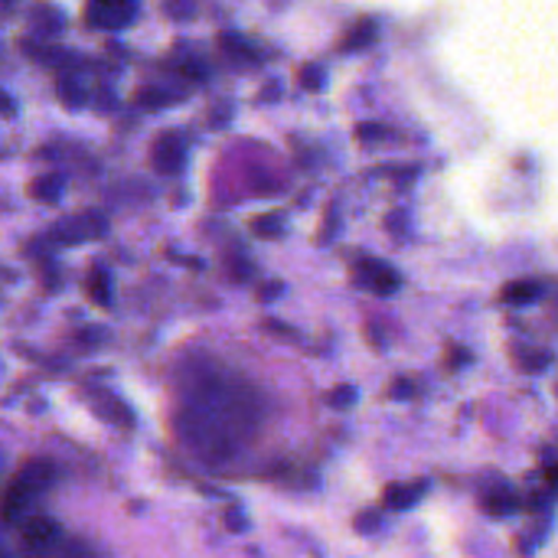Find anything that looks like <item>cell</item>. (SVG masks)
<instances>
[{
    "label": "cell",
    "mask_w": 558,
    "mask_h": 558,
    "mask_svg": "<svg viewBox=\"0 0 558 558\" xmlns=\"http://www.w3.org/2000/svg\"><path fill=\"white\" fill-rule=\"evenodd\" d=\"M0 553H3V549H0Z\"/></svg>",
    "instance_id": "obj_24"
},
{
    "label": "cell",
    "mask_w": 558,
    "mask_h": 558,
    "mask_svg": "<svg viewBox=\"0 0 558 558\" xmlns=\"http://www.w3.org/2000/svg\"><path fill=\"white\" fill-rule=\"evenodd\" d=\"M484 510H487V517H494V520L513 517V513L520 510V497H517L513 490H507V487H494V490L484 494Z\"/></svg>",
    "instance_id": "obj_7"
},
{
    "label": "cell",
    "mask_w": 558,
    "mask_h": 558,
    "mask_svg": "<svg viewBox=\"0 0 558 558\" xmlns=\"http://www.w3.org/2000/svg\"><path fill=\"white\" fill-rule=\"evenodd\" d=\"M415 392H418V386L409 379H396V386H392V396H415Z\"/></svg>",
    "instance_id": "obj_19"
},
{
    "label": "cell",
    "mask_w": 558,
    "mask_h": 558,
    "mask_svg": "<svg viewBox=\"0 0 558 558\" xmlns=\"http://www.w3.org/2000/svg\"><path fill=\"white\" fill-rule=\"evenodd\" d=\"M62 183H65V177L62 173H52V177H39L36 183H33V196L36 199H59V190H62Z\"/></svg>",
    "instance_id": "obj_11"
},
{
    "label": "cell",
    "mask_w": 558,
    "mask_h": 558,
    "mask_svg": "<svg viewBox=\"0 0 558 558\" xmlns=\"http://www.w3.org/2000/svg\"><path fill=\"white\" fill-rule=\"evenodd\" d=\"M16 484H23L26 490H33L36 497L52 484V468L46 464V461H29V464H23L20 468V474L13 477Z\"/></svg>",
    "instance_id": "obj_8"
},
{
    "label": "cell",
    "mask_w": 558,
    "mask_h": 558,
    "mask_svg": "<svg viewBox=\"0 0 558 558\" xmlns=\"http://www.w3.org/2000/svg\"><path fill=\"white\" fill-rule=\"evenodd\" d=\"M0 108H3L7 114H13V101H10V98H7L3 92H0Z\"/></svg>",
    "instance_id": "obj_23"
},
{
    "label": "cell",
    "mask_w": 558,
    "mask_h": 558,
    "mask_svg": "<svg viewBox=\"0 0 558 558\" xmlns=\"http://www.w3.org/2000/svg\"><path fill=\"white\" fill-rule=\"evenodd\" d=\"M376 43V23L373 20H356L350 29H347V39H343V49L347 52H360V49H366V46H373Z\"/></svg>",
    "instance_id": "obj_9"
},
{
    "label": "cell",
    "mask_w": 558,
    "mask_h": 558,
    "mask_svg": "<svg viewBox=\"0 0 558 558\" xmlns=\"http://www.w3.org/2000/svg\"><path fill=\"white\" fill-rule=\"evenodd\" d=\"M517 360H520L523 369H546L549 366V353H533L530 350V353H520Z\"/></svg>",
    "instance_id": "obj_16"
},
{
    "label": "cell",
    "mask_w": 558,
    "mask_h": 558,
    "mask_svg": "<svg viewBox=\"0 0 558 558\" xmlns=\"http://www.w3.org/2000/svg\"><path fill=\"white\" fill-rule=\"evenodd\" d=\"M258 422V402L248 389L235 383H203V392L190 402V415L183 418V432L203 451H232L248 428Z\"/></svg>",
    "instance_id": "obj_1"
},
{
    "label": "cell",
    "mask_w": 558,
    "mask_h": 558,
    "mask_svg": "<svg viewBox=\"0 0 558 558\" xmlns=\"http://www.w3.org/2000/svg\"><path fill=\"white\" fill-rule=\"evenodd\" d=\"M428 494V484L425 481H412V484H396V487H389L386 490V497H383V504L389 507V510H412L422 497Z\"/></svg>",
    "instance_id": "obj_5"
},
{
    "label": "cell",
    "mask_w": 558,
    "mask_h": 558,
    "mask_svg": "<svg viewBox=\"0 0 558 558\" xmlns=\"http://www.w3.org/2000/svg\"><path fill=\"white\" fill-rule=\"evenodd\" d=\"M275 294H281V284H265L262 288V301H275Z\"/></svg>",
    "instance_id": "obj_21"
},
{
    "label": "cell",
    "mask_w": 558,
    "mask_h": 558,
    "mask_svg": "<svg viewBox=\"0 0 558 558\" xmlns=\"http://www.w3.org/2000/svg\"><path fill=\"white\" fill-rule=\"evenodd\" d=\"M281 229H284L281 216H262V219H255V232L258 235H281Z\"/></svg>",
    "instance_id": "obj_15"
},
{
    "label": "cell",
    "mask_w": 558,
    "mask_h": 558,
    "mask_svg": "<svg viewBox=\"0 0 558 558\" xmlns=\"http://www.w3.org/2000/svg\"><path fill=\"white\" fill-rule=\"evenodd\" d=\"M353 399H356V392H353L350 386H340V389H333V392H330V402H333L337 409H347V405H353Z\"/></svg>",
    "instance_id": "obj_18"
},
{
    "label": "cell",
    "mask_w": 558,
    "mask_h": 558,
    "mask_svg": "<svg viewBox=\"0 0 558 558\" xmlns=\"http://www.w3.org/2000/svg\"><path fill=\"white\" fill-rule=\"evenodd\" d=\"M356 137H360L363 144H386L389 137H396V131L386 128V124H360V128H356Z\"/></svg>",
    "instance_id": "obj_13"
},
{
    "label": "cell",
    "mask_w": 558,
    "mask_h": 558,
    "mask_svg": "<svg viewBox=\"0 0 558 558\" xmlns=\"http://www.w3.org/2000/svg\"><path fill=\"white\" fill-rule=\"evenodd\" d=\"M301 82H304V85H307L311 92H317V88L324 85V72H320L317 65H307V69L301 72Z\"/></svg>",
    "instance_id": "obj_17"
},
{
    "label": "cell",
    "mask_w": 558,
    "mask_h": 558,
    "mask_svg": "<svg viewBox=\"0 0 558 558\" xmlns=\"http://www.w3.org/2000/svg\"><path fill=\"white\" fill-rule=\"evenodd\" d=\"M59 95H62V101H65V105H82V101H85L82 85H78V82H72V78H59Z\"/></svg>",
    "instance_id": "obj_14"
},
{
    "label": "cell",
    "mask_w": 558,
    "mask_h": 558,
    "mask_svg": "<svg viewBox=\"0 0 558 558\" xmlns=\"http://www.w3.org/2000/svg\"><path fill=\"white\" fill-rule=\"evenodd\" d=\"M56 536H59V526L52 520H46V517H33V520L23 523V543L29 549H36V553L46 549Z\"/></svg>",
    "instance_id": "obj_6"
},
{
    "label": "cell",
    "mask_w": 558,
    "mask_h": 558,
    "mask_svg": "<svg viewBox=\"0 0 558 558\" xmlns=\"http://www.w3.org/2000/svg\"><path fill=\"white\" fill-rule=\"evenodd\" d=\"M88 20L105 29H121L134 20V0H92Z\"/></svg>",
    "instance_id": "obj_3"
},
{
    "label": "cell",
    "mask_w": 558,
    "mask_h": 558,
    "mask_svg": "<svg viewBox=\"0 0 558 558\" xmlns=\"http://www.w3.org/2000/svg\"><path fill=\"white\" fill-rule=\"evenodd\" d=\"M539 294H543V288L536 281H513V284L504 288V301L513 304V307L533 304V301H539Z\"/></svg>",
    "instance_id": "obj_10"
},
{
    "label": "cell",
    "mask_w": 558,
    "mask_h": 558,
    "mask_svg": "<svg viewBox=\"0 0 558 558\" xmlns=\"http://www.w3.org/2000/svg\"><path fill=\"white\" fill-rule=\"evenodd\" d=\"M108 284H111L108 271H105V268H95V271H92V281H88V291H92V301H95V304H105V307L111 304Z\"/></svg>",
    "instance_id": "obj_12"
},
{
    "label": "cell",
    "mask_w": 558,
    "mask_h": 558,
    "mask_svg": "<svg viewBox=\"0 0 558 558\" xmlns=\"http://www.w3.org/2000/svg\"><path fill=\"white\" fill-rule=\"evenodd\" d=\"M546 487H549V494H558V464L546 468Z\"/></svg>",
    "instance_id": "obj_20"
},
{
    "label": "cell",
    "mask_w": 558,
    "mask_h": 558,
    "mask_svg": "<svg viewBox=\"0 0 558 558\" xmlns=\"http://www.w3.org/2000/svg\"><path fill=\"white\" fill-rule=\"evenodd\" d=\"M183 157H186V147L177 134H163L154 147V163L163 173H177L183 167Z\"/></svg>",
    "instance_id": "obj_4"
},
{
    "label": "cell",
    "mask_w": 558,
    "mask_h": 558,
    "mask_svg": "<svg viewBox=\"0 0 558 558\" xmlns=\"http://www.w3.org/2000/svg\"><path fill=\"white\" fill-rule=\"evenodd\" d=\"M353 278H356L360 288H366L373 294H396L399 284H402L399 275H396V268L386 265V262H376V258H360L353 265Z\"/></svg>",
    "instance_id": "obj_2"
},
{
    "label": "cell",
    "mask_w": 558,
    "mask_h": 558,
    "mask_svg": "<svg viewBox=\"0 0 558 558\" xmlns=\"http://www.w3.org/2000/svg\"><path fill=\"white\" fill-rule=\"evenodd\" d=\"M471 360V353H451L448 356V363H468Z\"/></svg>",
    "instance_id": "obj_22"
}]
</instances>
